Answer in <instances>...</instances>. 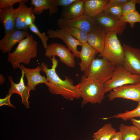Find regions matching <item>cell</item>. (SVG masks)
Listing matches in <instances>:
<instances>
[{"label":"cell","mask_w":140,"mask_h":140,"mask_svg":"<svg viewBox=\"0 0 140 140\" xmlns=\"http://www.w3.org/2000/svg\"><path fill=\"white\" fill-rule=\"evenodd\" d=\"M85 0H77L69 6L63 8L61 18L65 20L73 19L83 14Z\"/></svg>","instance_id":"obj_21"},{"label":"cell","mask_w":140,"mask_h":140,"mask_svg":"<svg viewBox=\"0 0 140 140\" xmlns=\"http://www.w3.org/2000/svg\"><path fill=\"white\" fill-rule=\"evenodd\" d=\"M5 80L3 75L2 74H0V84L2 85L5 82Z\"/></svg>","instance_id":"obj_37"},{"label":"cell","mask_w":140,"mask_h":140,"mask_svg":"<svg viewBox=\"0 0 140 140\" xmlns=\"http://www.w3.org/2000/svg\"><path fill=\"white\" fill-rule=\"evenodd\" d=\"M36 17L32 12L28 13L26 15L25 19V22L27 26L29 28L31 25L34 23Z\"/></svg>","instance_id":"obj_33"},{"label":"cell","mask_w":140,"mask_h":140,"mask_svg":"<svg viewBox=\"0 0 140 140\" xmlns=\"http://www.w3.org/2000/svg\"><path fill=\"white\" fill-rule=\"evenodd\" d=\"M77 0H56L57 5L58 7L63 8L67 7Z\"/></svg>","instance_id":"obj_34"},{"label":"cell","mask_w":140,"mask_h":140,"mask_svg":"<svg viewBox=\"0 0 140 140\" xmlns=\"http://www.w3.org/2000/svg\"><path fill=\"white\" fill-rule=\"evenodd\" d=\"M92 140H97L96 139H93Z\"/></svg>","instance_id":"obj_38"},{"label":"cell","mask_w":140,"mask_h":140,"mask_svg":"<svg viewBox=\"0 0 140 140\" xmlns=\"http://www.w3.org/2000/svg\"><path fill=\"white\" fill-rule=\"evenodd\" d=\"M136 4H138L140 5V0H128L123 5L122 9V16L136 10Z\"/></svg>","instance_id":"obj_29"},{"label":"cell","mask_w":140,"mask_h":140,"mask_svg":"<svg viewBox=\"0 0 140 140\" xmlns=\"http://www.w3.org/2000/svg\"><path fill=\"white\" fill-rule=\"evenodd\" d=\"M116 66L104 58H95L83 75L104 84L111 78Z\"/></svg>","instance_id":"obj_5"},{"label":"cell","mask_w":140,"mask_h":140,"mask_svg":"<svg viewBox=\"0 0 140 140\" xmlns=\"http://www.w3.org/2000/svg\"><path fill=\"white\" fill-rule=\"evenodd\" d=\"M96 25L102 28L107 33L116 32L117 35L122 34L127 27V23L118 19L103 12L94 18Z\"/></svg>","instance_id":"obj_8"},{"label":"cell","mask_w":140,"mask_h":140,"mask_svg":"<svg viewBox=\"0 0 140 140\" xmlns=\"http://www.w3.org/2000/svg\"><path fill=\"white\" fill-rule=\"evenodd\" d=\"M38 42L31 34L18 43L15 50L8 53V61L14 69L19 68L20 64L28 65L37 54Z\"/></svg>","instance_id":"obj_2"},{"label":"cell","mask_w":140,"mask_h":140,"mask_svg":"<svg viewBox=\"0 0 140 140\" xmlns=\"http://www.w3.org/2000/svg\"><path fill=\"white\" fill-rule=\"evenodd\" d=\"M96 51L87 43L82 44L79 53L81 61L79 63L80 71L84 72L90 67L95 56Z\"/></svg>","instance_id":"obj_18"},{"label":"cell","mask_w":140,"mask_h":140,"mask_svg":"<svg viewBox=\"0 0 140 140\" xmlns=\"http://www.w3.org/2000/svg\"><path fill=\"white\" fill-rule=\"evenodd\" d=\"M127 0H109L103 12L119 19L122 16L123 5Z\"/></svg>","instance_id":"obj_23"},{"label":"cell","mask_w":140,"mask_h":140,"mask_svg":"<svg viewBox=\"0 0 140 140\" xmlns=\"http://www.w3.org/2000/svg\"><path fill=\"white\" fill-rule=\"evenodd\" d=\"M116 132V130L112 124L107 123L94 133L93 137L97 140H110Z\"/></svg>","instance_id":"obj_25"},{"label":"cell","mask_w":140,"mask_h":140,"mask_svg":"<svg viewBox=\"0 0 140 140\" xmlns=\"http://www.w3.org/2000/svg\"><path fill=\"white\" fill-rule=\"evenodd\" d=\"M106 33L96 25L87 33V42L97 52L101 53L104 47Z\"/></svg>","instance_id":"obj_16"},{"label":"cell","mask_w":140,"mask_h":140,"mask_svg":"<svg viewBox=\"0 0 140 140\" xmlns=\"http://www.w3.org/2000/svg\"><path fill=\"white\" fill-rule=\"evenodd\" d=\"M130 120L134 125L136 127L140 130V119L137 120L134 118H130Z\"/></svg>","instance_id":"obj_36"},{"label":"cell","mask_w":140,"mask_h":140,"mask_svg":"<svg viewBox=\"0 0 140 140\" xmlns=\"http://www.w3.org/2000/svg\"><path fill=\"white\" fill-rule=\"evenodd\" d=\"M29 34L27 31L16 29L5 35L0 40V50L3 53H9L13 46Z\"/></svg>","instance_id":"obj_13"},{"label":"cell","mask_w":140,"mask_h":140,"mask_svg":"<svg viewBox=\"0 0 140 140\" xmlns=\"http://www.w3.org/2000/svg\"><path fill=\"white\" fill-rule=\"evenodd\" d=\"M110 140H122V136L121 133L119 131L116 132Z\"/></svg>","instance_id":"obj_35"},{"label":"cell","mask_w":140,"mask_h":140,"mask_svg":"<svg viewBox=\"0 0 140 140\" xmlns=\"http://www.w3.org/2000/svg\"><path fill=\"white\" fill-rule=\"evenodd\" d=\"M108 0H85L83 14L94 18L103 12Z\"/></svg>","instance_id":"obj_22"},{"label":"cell","mask_w":140,"mask_h":140,"mask_svg":"<svg viewBox=\"0 0 140 140\" xmlns=\"http://www.w3.org/2000/svg\"><path fill=\"white\" fill-rule=\"evenodd\" d=\"M119 19L123 23H129L130 27L133 28L136 23H140V14L136 10L126 15L122 16Z\"/></svg>","instance_id":"obj_27"},{"label":"cell","mask_w":140,"mask_h":140,"mask_svg":"<svg viewBox=\"0 0 140 140\" xmlns=\"http://www.w3.org/2000/svg\"><path fill=\"white\" fill-rule=\"evenodd\" d=\"M99 55L116 66L123 65L124 56V49L116 32L106 33L104 49Z\"/></svg>","instance_id":"obj_4"},{"label":"cell","mask_w":140,"mask_h":140,"mask_svg":"<svg viewBox=\"0 0 140 140\" xmlns=\"http://www.w3.org/2000/svg\"><path fill=\"white\" fill-rule=\"evenodd\" d=\"M30 30L33 33L37 34L41 40L44 48L46 49L47 47V42L49 38L45 32L41 33L39 30L34 23L29 27Z\"/></svg>","instance_id":"obj_30"},{"label":"cell","mask_w":140,"mask_h":140,"mask_svg":"<svg viewBox=\"0 0 140 140\" xmlns=\"http://www.w3.org/2000/svg\"><path fill=\"white\" fill-rule=\"evenodd\" d=\"M24 0H0V9L7 7H13V5L17 3L23 1Z\"/></svg>","instance_id":"obj_31"},{"label":"cell","mask_w":140,"mask_h":140,"mask_svg":"<svg viewBox=\"0 0 140 140\" xmlns=\"http://www.w3.org/2000/svg\"><path fill=\"white\" fill-rule=\"evenodd\" d=\"M51 59L52 63L51 68H48L47 64L44 62H42L40 65L41 71L46 76L47 82L45 85L49 91L53 94L60 95L69 101L80 99L81 97L78 84L74 85L73 80L68 76H65L64 80L61 79L56 71L58 60L55 56H52Z\"/></svg>","instance_id":"obj_1"},{"label":"cell","mask_w":140,"mask_h":140,"mask_svg":"<svg viewBox=\"0 0 140 140\" xmlns=\"http://www.w3.org/2000/svg\"><path fill=\"white\" fill-rule=\"evenodd\" d=\"M140 82V75L133 74L122 65L117 66L111 78L104 84L106 93L123 85Z\"/></svg>","instance_id":"obj_6"},{"label":"cell","mask_w":140,"mask_h":140,"mask_svg":"<svg viewBox=\"0 0 140 140\" xmlns=\"http://www.w3.org/2000/svg\"><path fill=\"white\" fill-rule=\"evenodd\" d=\"M49 38H59L66 45L68 49L72 52L75 57L79 58V53L77 48L78 46H82V44L73 37L70 33L64 29L56 30L48 29L46 31Z\"/></svg>","instance_id":"obj_12"},{"label":"cell","mask_w":140,"mask_h":140,"mask_svg":"<svg viewBox=\"0 0 140 140\" xmlns=\"http://www.w3.org/2000/svg\"><path fill=\"white\" fill-rule=\"evenodd\" d=\"M44 55L51 59L53 56H57L60 61L71 68L75 65V56L65 45L55 43L48 45Z\"/></svg>","instance_id":"obj_7"},{"label":"cell","mask_w":140,"mask_h":140,"mask_svg":"<svg viewBox=\"0 0 140 140\" xmlns=\"http://www.w3.org/2000/svg\"><path fill=\"white\" fill-rule=\"evenodd\" d=\"M22 75L20 81L18 83H15L13 81L12 76H8L9 80L10 83L11 87L9 88L8 94L12 95L16 93L19 95L22 99V103L26 108H29V99L30 96V92L31 90L25 85L24 78L25 76L23 71L21 70Z\"/></svg>","instance_id":"obj_14"},{"label":"cell","mask_w":140,"mask_h":140,"mask_svg":"<svg viewBox=\"0 0 140 140\" xmlns=\"http://www.w3.org/2000/svg\"><path fill=\"white\" fill-rule=\"evenodd\" d=\"M30 4L34 6L32 12L34 14L40 15L44 10H48L51 16L58 11L56 0H31Z\"/></svg>","instance_id":"obj_19"},{"label":"cell","mask_w":140,"mask_h":140,"mask_svg":"<svg viewBox=\"0 0 140 140\" xmlns=\"http://www.w3.org/2000/svg\"><path fill=\"white\" fill-rule=\"evenodd\" d=\"M19 68L24 71L27 81V86L31 90H35L36 86L39 84H46L47 82L46 78L40 73L42 69L41 65H38L34 68H26L21 64Z\"/></svg>","instance_id":"obj_15"},{"label":"cell","mask_w":140,"mask_h":140,"mask_svg":"<svg viewBox=\"0 0 140 140\" xmlns=\"http://www.w3.org/2000/svg\"><path fill=\"white\" fill-rule=\"evenodd\" d=\"M78 84L82 106L88 103H100L104 99L106 93L104 84L83 75Z\"/></svg>","instance_id":"obj_3"},{"label":"cell","mask_w":140,"mask_h":140,"mask_svg":"<svg viewBox=\"0 0 140 140\" xmlns=\"http://www.w3.org/2000/svg\"><path fill=\"white\" fill-rule=\"evenodd\" d=\"M124 56L123 66L133 74L140 75V49L124 44Z\"/></svg>","instance_id":"obj_11"},{"label":"cell","mask_w":140,"mask_h":140,"mask_svg":"<svg viewBox=\"0 0 140 140\" xmlns=\"http://www.w3.org/2000/svg\"><path fill=\"white\" fill-rule=\"evenodd\" d=\"M119 131L122 136V140H140V130L134 125L129 126L121 124Z\"/></svg>","instance_id":"obj_24"},{"label":"cell","mask_w":140,"mask_h":140,"mask_svg":"<svg viewBox=\"0 0 140 140\" xmlns=\"http://www.w3.org/2000/svg\"><path fill=\"white\" fill-rule=\"evenodd\" d=\"M12 95L8 94L3 99H0V106L1 107L4 105H7L11 107L14 108H16L10 102V98Z\"/></svg>","instance_id":"obj_32"},{"label":"cell","mask_w":140,"mask_h":140,"mask_svg":"<svg viewBox=\"0 0 140 140\" xmlns=\"http://www.w3.org/2000/svg\"><path fill=\"white\" fill-rule=\"evenodd\" d=\"M107 97L110 101L117 98L140 101V82L136 84L125 85L113 89Z\"/></svg>","instance_id":"obj_10"},{"label":"cell","mask_w":140,"mask_h":140,"mask_svg":"<svg viewBox=\"0 0 140 140\" xmlns=\"http://www.w3.org/2000/svg\"><path fill=\"white\" fill-rule=\"evenodd\" d=\"M14 10L13 7L0 9V22L4 30L5 34L16 29Z\"/></svg>","instance_id":"obj_20"},{"label":"cell","mask_w":140,"mask_h":140,"mask_svg":"<svg viewBox=\"0 0 140 140\" xmlns=\"http://www.w3.org/2000/svg\"><path fill=\"white\" fill-rule=\"evenodd\" d=\"M138 103L137 107L131 111H126L124 112L118 114L110 117L103 118L107 120L113 118H121L126 121L132 118L140 117V101Z\"/></svg>","instance_id":"obj_26"},{"label":"cell","mask_w":140,"mask_h":140,"mask_svg":"<svg viewBox=\"0 0 140 140\" xmlns=\"http://www.w3.org/2000/svg\"><path fill=\"white\" fill-rule=\"evenodd\" d=\"M63 29L68 31L82 44L87 43V33L74 27H67Z\"/></svg>","instance_id":"obj_28"},{"label":"cell","mask_w":140,"mask_h":140,"mask_svg":"<svg viewBox=\"0 0 140 140\" xmlns=\"http://www.w3.org/2000/svg\"><path fill=\"white\" fill-rule=\"evenodd\" d=\"M57 24L59 29L70 27H74L87 33L97 25L94 18L84 14L68 20H64L60 17L57 19Z\"/></svg>","instance_id":"obj_9"},{"label":"cell","mask_w":140,"mask_h":140,"mask_svg":"<svg viewBox=\"0 0 140 140\" xmlns=\"http://www.w3.org/2000/svg\"><path fill=\"white\" fill-rule=\"evenodd\" d=\"M28 1L24 0L19 3L18 7L14 10V16L16 29L27 31L29 28L25 24V19L27 15L32 12L33 6L27 7L25 3Z\"/></svg>","instance_id":"obj_17"}]
</instances>
